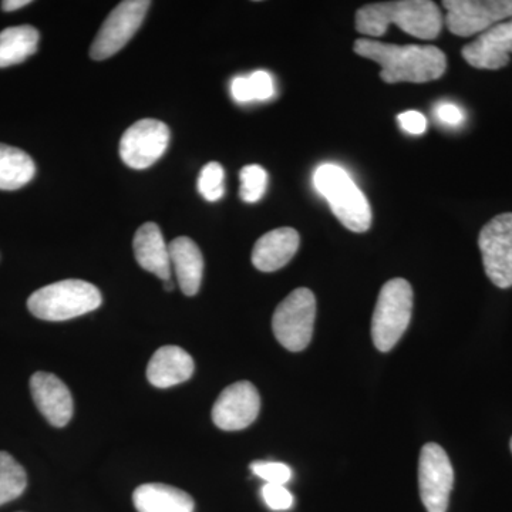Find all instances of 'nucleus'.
I'll list each match as a JSON object with an SVG mask.
<instances>
[{"mask_svg":"<svg viewBox=\"0 0 512 512\" xmlns=\"http://www.w3.org/2000/svg\"><path fill=\"white\" fill-rule=\"evenodd\" d=\"M355 52L379 64L382 67L380 77L389 84L433 82L447 69V57L436 46H399L359 39L355 43Z\"/></svg>","mask_w":512,"mask_h":512,"instance_id":"1","label":"nucleus"},{"mask_svg":"<svg viewBox=\"0 0 512 512\" xmlns=\"http://www.w3.org/2000/svg\"><path fill=\"white\" fill-rule=\"evenodd\" d=\"M390 25L417 39H436L443 29L439 6L430 0H397L363 6L356 13V29L362 35L382 37Z\"/></svg>","mask_w":512,"mask_h":512,"instance_id":"2","label":"nucleus"},{"mask_svg":"<svg viewBox=\"0 0 512 512\" xmlns=\"http://www.w3.org/2000/svg\"><path fill=\"white\" fill-rule=\"evenodd\" d=\"M313 183L326 198L333 214L349 231L366 232L372 225V210L365 194L342 167L320 165L313 175Z\"/></svg>","mask_w":512,"mask_h":512,"instance_id":"3","label":"nucleus"},{"mask_svg":"<svg viewBox=\"0 0 512 512\" xmlns=\"http://www.w3.org/2000/svg\"><path fill=\"white\" fill-rule=\"evenodd\" d=\"M101 301L103 299L96 286L82 279H66L33 292L28 308L36 318L63 322L96 311Z\"/></svg>","mask_w":512,"mask_h":512,"instance_id":"4","label":"nucleus"},{"mask_svg":"<svg viewBox=\"0 0 512 512\" xmlns=\"http://www.w3.org/2000/svg\"><path fill=\"white\" fill-rule=\"evenodd\" d=\"M413 311L412 285L403 278L384 284L372 319V338L376 349L390 352L409 328Z\"/></svg>","mask_w":512,"mask_h":512,"instance_id":"5","label":"nucleus"},{"mask_svg":"<svg viewBox=\"0 0 512 512\" xmlns=\"http://www.w3.org/2000/svg\"><path fill=\"white\" fill-rule=\"evenodd\" d=\"M316 319V299L306 288L295 289L279 303L272 318V330L278 342L289 352L308 348Z\"/></svg>","mask_w":512,"mask_h":512,"instance_id":"6","label":"nucleus"},{"mask_svg":"<svg viewBox=\"0 0 512 512\" xmlns=\"http://www.w3.org/2000/svg\"><path fill=\"white\" fill-rule=\"evenodd\" d=\"M485 274L501 289L512 286V212L497 215L478 237Z\"/></svg>","mask_w":512,"mask_h":512,"instance_id":"7","label":"nucleus"},{"mask_svg":"<svg viewBox=\"0 0 512 512\" xmlns=\"http://www.w3.org/2000/svg\"><path fill=\"white\" fill-rule=\"evenodd\" d=\"M448 30L470 37L512 18V0H446L443 2Z\"/></svg>","mask_w":512,"mask_h":512,"instance_id":"8","label":"nucleus"},{"mask_svg":"<svg viewBox=\"0 0 512 512\" xmlns=\"http://www.w3.org/2000/svg\"><path fill=\"white\" fill-rule=\"evenodd\" d=\"M150 6L148 0H126L119 3L101 26L90 47L92 59L106 60L120 52L143 25Z\"/></svg>","mask_w":512,"mask_h":512,"instance_id":"9","label":"nucleus"},{"mask_svg":"<svg viewBox=\"0 0 512 512\" xmlns=\"http://www.w3.org/2000/svg\"><path fill=\"white\" fill-rule=\"evenodd\" d=\"M421 501L427 512H447L454 484V470L446 451L439 444L421 448L419 463Z\"/></svg>","mask_w":512,"mask_h":512,"instance_id":"10","label":"nucleus"},{"mask_svg":"<svg viewBox=\"0 0 512 512\" xmlns=\"http://www.w3.org/2000/svg\"><path fill=\"white\" fill-rule=\"evenodd\" d=\"M170 138V128L163 121H137L121 137V160L134 170H146L163 157Z\"/></svg>","mask_w":512,"mask_h":512,"instance_id":"11","label":"nucleus"},{"mask_svg":"<svg viewBox=\"0 0 512 512\" xmlns=\"http://www.w3.org/2000/svg\"><path fill=\"white\" fill-rule=\"evenodd\" d=\"M259 410L261 397L254 384L237 382L222 390L212 407V421L221 430H244L254 423Z\"/></svg>","mask_w":512,"mask_h":512,"instance_id":"12","label":"nucleus"},{"mask_svg":"<svg viewBox=\"0 0 512 512\" xmlns=\"http://www.w3.org/2000/svg\"><path fill=\"white\" fill-rule=\"evenodd\" d=\"M512 18L485 30L474 42L463 47V57L476 69L498 70L510 63Z\"/></svg>","mask_w":512,"mask_h":512,"instance_id":"13","label":"nucleus"},{"mask_svg":"<svg viewBox=\"0 0 512 512\" xmlns=\"http://www.w3.org/2000/svg\"><path fill=\"white\" fill-rule=\"evenodd\" d=\"M30 392L39 412L53 427H64L73 417V397L66 384L52 373L37 372L30 379Z\"/></svg>","mask_w":512,"mask_h":512,"instance_id":"14","label":"nucleus"},{"mask_svg":"<svg viewBox=\"0 0 512 512\" xmlns=\"http://www.w3.org/2000/svg\"><path fill=\"white\" fill-rule=\"evenodd\" d=\"M299 234L293 228L269 231L256 241L252 251V264L262 272H275L284 268L299 248Z\"/></svg>","mask_w":512,"mask_h":512,"instance_id":"15","label":"nucleus"},{"mask_svg":"<svg viewBox=\"0 0 512 512\" xmlns=\"http://www.w3.org/2000/svg\"><path fill=\"white\" fill-rule=\"evenodd\" d=\"M194 359L178 346H163L147 366L148 382L158 389H168L187 382L194 375Z\"/></svg>","mask_w":512,"mask_h":512,"instance_id":"16","label":"nucleus"},{"mask_svg":"<svg viewBox=\"0 0 512 512\" xmlns=\"http://www.w3.org/2000/svg\"><path fill=\"white\" fill-rule=\"evenodd\" d=\"M133 248L138 265L144 271L151 272L164 282L171 279L170 252L157 224L146 222L141 225L134 235Z\"/></svg>","mask_w":512,"mask_h":512,"instance_id":"17","label":"nucleus"},{"mask_svg":"<svg viewBox=\"0 0 512 512\" xmlns=\"http://www.w3.org/2000/svg\"><path fill=\"white\" fill-rule=\"evenodd\" d=\"M168 252L181 291L187 296L197 295L204 275V258L198 245L187 237L175 238Z\"/></svg>","mask_w":512,"mask_h":512,"instance_id":"18","label":"nucleus"},{"mask_svg":"<svg viewBox=\"0 0 512 512\" xmlns=\"http://www.w3.org/2000/svg\"><path fill=\"white\" fill-rule=\"evenodd\" d=\"M138 512H194L190 494L167 484H143L133 494Z\"/></svg>","mask_w":512,"mask_h":512,"instance_id":"19","label":"nucleus"},{"mask_svg":"<svg viewBox=\"0 0 512 512\" xmlns=\"http://www.w3.org/2000/svg\"><path fill=\"white\" fill-rule=\"evenodd\" d=\"M39 32L33 26H13L0 32V69L25 62L35 55Z\"/></svg>","mask_w":512,"mask_h":512,"instance_id":"20","label":"nucleus"},{"mask_svg":"<svg viewBox=\"0 0 512 512\" xmlns=\"http://www.w3.org/2000/svg\"><path fill=\"white\" fill-rule=\"evenodd\" d=\"M35 174V161L29 154L19 148L0 144V190H19L29 184Z\"/></svg>","mask_w":512,"mask_h":512,"instance_id":"21","label":"nucleus"},{"mask_svg":"<svg viewBox=\"0 0 512 512\" xmlns=\"http://www.w3.org/2000/svg\"><path fill=\"white\" fill-rule=\"evenodd\" d=\"M28 476L10 454L0 451V505L8 504L25 493Z\"/></svg>","mask_w":512,"mask_h":512,"instance_id":"22","label":"nucleus"},{"mask_svg":"<svg viewBox=\"0 0 512 512\" xmlns=\"http://www.w3.org/2000/svg\"><path fill=\"white\" fill-rule=\"evenodd\" d=\"M241 195L242 200L245 202H256L264 197L266 185H268V174L261 165H247L242 168L241 174Z\"/></svg>","mask_w":512,"mask_h":512,"instance_id":"23","label":"nucleus"},{"mask_svg":"<svg viewBox=\"0 0 512 512\" xmlns=\"http://www.w3.org/2000/svg\"><path fill=\"white\" fill-rule=\"evenodd\" d=\"M225 171L220 163H208L198 178V191L205 200L220 201L225 194Z\"/></svg>","mask_w":512,"mask_h":512,"instance_id":"24","label":"nucleus"},{"mask_svg":"<svg viewBox=\"0 0 512 512\" xmlns=\"http://www.w3.org/2000/svg\"><path fill=\"white\" fill-rule=\"evenodd\" d=\"M251 470L266 484L285 485L292 477L291 468L284 463H276V461H255L251 464Z\"/></svg>","mask_w":512,"mask_h":512,"instance_id":"25","label":"nucleus"},{"mask_svg":"<svg viewBox=\"0 0 512 512\" xmlns=\"http://www.w3.org/2000/svg\"><path fill=\"white\" fill-rule=\"evenodd\" d=\"M262 498L274 511H286L293 505V495L286 490L285 485L265 484L262 487Z\"/></svg>","mask_w":512,"mask_h":512,"instance_id":"26","label":"nucleus"},{"mask_svg":"<svg viewBox=\"0 0 512 512\" xmlns=\"http://www.w3.org/2000/svg\"><path fill=\"white\" fill-rule=\"evenodd\" d=\"M251 83L252 97L254 100L265 101L274 97L275 83L271 74L266 72H255L248 76Z\"/></svg>","mask_w":512,"mask_h":512,"instance_id":"27","label":"nucleus"},{"mask_svg":"<svg viewBox=\"0 0 512 512\" xmlns=\"http://www.w3.org/2000/svg\"><path fill=\"white\" fill-rule=\"evenodd\" d=\"M400 127L410 134H423L427 128V120L419 111H404L397 117Z\"/></svg>","mask_w":512,"mask_h":512,"instance_id":"28","label":"nucleus"},{"mask_svg":"<svg viewBox=\"0 0 512 512\" xmlns=\"http://www.w3.org/2000/svg\"><path fill=\"white\" fill-rule=\"evenodd\" d=\"M436 114L439 120L448 124V126H458V124L464 121V113L458 109L456 104H440V106L437 107Z\"/></svg>","mask_w":512,"mask_h":512,"instance_id":"29","label":"nucleus"},{"mask_svg":"<svg viewBox=\"0 0 512 512\" xmlns=\"http://www.w3.org/2000/svg\"><path fill=\"white\" fill-rule=\"evenodd\" d=\"M232 97L238 101V103H249L254 101L252 97L251 83H249L248 76L235 77L231 83Z\"/></svg>","mask_w":512,"mask_h":512,"instance_id":"30","label":"nucleus"},{"mask_svg":"<svg viewBox=\"0 0 512 512\" xmlns=\"http://www.w3.org/2000/svg\"><path fill=\"white\" fill-rule=\"evenodd\" d=\"M30 0H5L2 3V9L5 12H15V10H19L25 8V6L30 5Z\"/></svg>","mask_w":512,"mask_h":512,"instance_id":"31","label":"nucleus"},{"mask_svg":"<svg viewBox=\"0 0 512 512\" xmlns=\"http://www.w3.org/2000/svg\"><path fill=\"white\" fill-rule=\"evenodd\" d=\"M164 289H165V291H167V292H171V291H173V289H174V284H173V281H171V279H168V281H165V282H164Z\"/></svg>","mask_w":512,"mask_h":512,"instance_id":"32","label":"nucleus"},{"mask_svg":"<svg viewBox=\"0 0 512 512\" xmlns=\"http://www.w3.org/2000/svg\"><path fill=\"white\" fill-rule=\"evenodd\" d=\"M511 451H512V439H511Z\"/></svg>","mask_w":512,"mask_h":512,"instance_id":"33","label":"nucleus"}]
</instances>
